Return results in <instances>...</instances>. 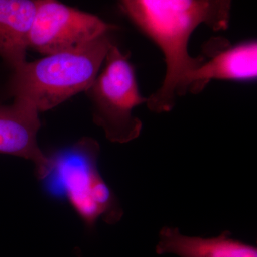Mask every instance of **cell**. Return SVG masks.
Masks as SVG:
<instances>
[{
	"mask_svg": "<svg viewBox=\"0 0 257 257\" xmlns=\"http://www.w3.org/2000/svg\"><path fill=\"white\" fill-rule=\"evenodd\" d=\"M121 10L163 53L167 65L164 82L147 99L150 110L167 112L176 95L183 94L186 77L204 57L188 52L192 34L201 24L215 31L229 26L231 0H119Z\"/></svg>",
	"mask_w": 257,
	"mask_h": 257,
	"instance_id": "cell-1",
	"label": "cell"
},
{
	"mask_svg": "<svg viewBox=\"0 0 257 257\" xmlns=\"http://www.w3.org/2000/svg\"><path fill=\"white\" fill-rule=\"evenodd\" d=\"M111 45L106 34L79 48L25 62L14 69L10 92L39 112L55 108L90 88Z\"/></svg>",
	"mask_w": 257,
	"mask_h": 257,
	"instance_id": "cell-2",
	"label": "cell"
},
{
	"mask_svg": "<svg viewBox=\"0 0 257 257\" xmlns=\"http://www.w3.org/2000/svg\"><path fill=\"white\" fill-rule=\"evenodd\" d=\"M100 147L94 139L78 142L48 156V166L40 180L55 197L66 198L88 229L102 219L115 224L124 211L98 167Z\"/></svg>",
	"mask_w": 257,
	"mask_h": 257,
	"instance_id": "cell-3",
	"label": "cell"
},
{
	"mask_svg": "<svg viewBox=\"0 0 257 257\" xmlns=\"http://www.w3.org/2000/svg\"><path fill=\"white\" fill-rule=\"evenodd\" d=\"M104 67L88 89L93 104V121L111 143L124 144L138 138L143 123L133 110L147 102L140 92L128 56L111 45Z\"/></svg>",
	"mask_w": 257,
	"mask_h": 257,
	"instance_id": "cell-4",
	"label": "cell"
},
{
	"mask_svg": "<svg viewBox=\"0 0 257 257\" xmlns=\"http://www.w3.org/2000/svg\"><path fill=\"white\" fill-rule=\"evenodd\" d=\"M36 12L28 35V47L44 55L74 50L116 29L95 15L58 0H35Z\"/></svg>",
	"mask_w": 257,
	"mask_h": 257,
	"instance_id": "cell-5",
	"label": "cell"
},
{
	"mask_svg": "<svg viewBox=\"0 0 257 257\" xmlns=\"http://www.w3.org/2000/svg\"><path fill=\"white\" fill-rule=\"evenodd\" d=\"M39 111L26 101L15 99L11 104H0V154L31 161L41 179L48 165V156L38 146L37 135L41 126Z\"/></svg>",
	"mask_w": 257,
	"mask_h": 257,
	"instance_id": "cell-6",
	"label": "cell"
},
{
	"mask_svg": "<svg viewBox=\"0 0 257 257\" xmlns=\"http://www.w3.org/2000/svg\"><path fill=\"white\" fill-rule=\"evenodd\" d=\"M256 76V42H243L220 51L209 62L204 61L190 71L184 80L183 94L187 90L199 93L212 79L251 81Z\"/></svg>",
	"mask_w": 257,
	"mask_h": 257,
	"instance_id": "cell-7",
	"label": "cell"
},
{
	"mask_svg": "<svg viewBox=\"0 0 257 257\" xmlns=\"http://www.w3.org/2000/svg\"><path fill=\"white\" fill-rule=\"evenodd\" d=\"M225 230L217 236L203 238L182 234L177 227L164 226L159 232L157 254L179 257H257L253 245L234 239Z\"/></svg>",
	"mask_w": 257,
	"mask_h": 257,
	"instance_id": "cell-8",
	"label": "cell"
},
{
	"mask_svg": "<svg viewBox=\"0 0 257 257\" xmlns=\"http://www.w3.org/2000/svg\"><path fill=\"white\" fill-rule=\"evenodd\" d=\"M35 0H0V57L13 69L26 62Z\"/></svg>",
	"mask_w": 257,
	"mask_h": 257,
	"instance_id": "cell-9",
	"label": "cell"
}]
</instances>
